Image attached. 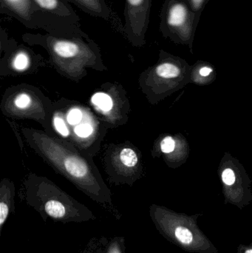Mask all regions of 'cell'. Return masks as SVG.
Segmentation results:
<instances>
[{"label": "cell", "mask_w": 252, "mask_h": 253, "mask_svg": "<svg viewBox=\"0 0 252 253\" xmlns=\"http://www.w3.org/2000/svg\"><path fill=\"white\" fill-rule=\"evenodd\" d=\"M149 0H126L129 31L135 35L144 32Z\"/></svg>", "instance_id": "cell-1"}, {"label": "cell", "mask_w": 252, "mask_h": 253, "mask_svg": "<svg viewBox=\"0 0 252 253\" xmlns=\"http://www.w3.org/2000/svg\"><path fill=\"white\" fill-rule=\"evenodd\" d=\"M50 48L57 57L64 59L78 57L82 52L86 51L84 47H81L77 42L54 38L50 42Z\"/></svg>", "instance_id": "cell-2"}, {"label": "cell", "mask_w": 252, "mask_h": 253, "mask_svg": "<svg viewBox=\"0 0 252 253\" xmlns=\"http://www.w3.org/2000/svg\"><path fill=\"white\" fill-rule=\"evenodd\" d=\"M187 18V9L183 4L177 3L169 9L167 22L171 28H180L186 22Z\"/></svg>", "instance_id": "cell-3"}, {"label": "cell", "mask_w": 252, "mask_h": 253, "mask_svg": "<svg viewBox=\"0 0 252 253\" xmlns=\"http://www.w3.org/2000/svg\"><path fill=\"white\" fill-rule=\"evenodd\" d=\"M5 6L24 20H28L32 11L31 0H1Z\"/></svg>", "instance_id": "cell-4"}, {"label": "cell", "mask_w": 252, "mask_h": 253, "mask_svg": "<svg viewBox=\"0 0 252 253\" xmlns=\"http://www.w3.org/2000/svg\"><path fill=\"white\" fill-rule=\"evenodd\" d=\"M11 197H8L7 194L1 195V201H0V233L2 231L3 226L7 221V217L12 211Z\"/></svg>", "instance_id": "cell-5"}, {"label": "cell", "mask_w": 252, "mask_h": 253, "mask_svg": "<svg viewBox=\"0 0 252 253\" xmlns=\"http://www.w3.org/2000/svg\"><path fill=\"white\" fill-rule=\"evenodd\" d=\"M158 76L163 78H176L180 74V71L176 65L171 63H163L158 65L156 68Z\"/></svg>", "instance_id": "cell-6"}, {"label": "cell", "mask_w": 252, "mask_h": 253, "mask_svg": "<svg viewBox=\"0 0 252 253\" xmlns=\"http://www.w3.org/2000/svg\"><path fill=\"white\" fill-rule=\"evenodd\" d=\"M92 102L104 112L110 111L112 108V101L108 95L97 93L92 98Z\"/></svg>", "instance_id": "cell-7"}, {"label": "cell", "mask_w": 252, "mask_h": 253, "mask_svg": "<svg viewBox=\"0 0 252 253\" xmlns=\"http://www.w3.org/2000/svg\"><path fill=\"white\" fill-rule=\"evenodd\" d=\"M33 1L43 10L58 12L61 15H65V13H65V10L62 9V4L59 0H33Z\"/></svg>", "instance_id": "cell-8"}, {"label": "cell", "mask_w": 252, "mask_h": 253, "mask_svg": "<svg viewBox=\"0 0 252 253\" xmlns=\"http://www.w3.org/2000/svg\"><path fill=\"white\" fill-rule=\"evenodd\" d=\"M108 240L105 238L99 239H93L89 242L83 252L80 253H106Z\"/></svg>", "instance_id": "cell-9"}, {"label": "cell", "mask_w": 252, "mask_h": 253, "mask_svg": "<svg viewBox=\"0 0 252 253\" xmlns=\"http://www.w3.org/2000/svg\"><path fill=\"white\" fill-rule=\"evenodd\" d=\"M106 253H126L125 239L122 236H115L108 241Z\"/></svg>", "instance_id": "cell-10"}, {"label": "cell", "mask_w": 252, "mask_h": 253, "mask_svg": "<svg viewBox=\"0 0 252 253\" xmlns=\"http://www.w3.org/2000/svg\"><path fill=\"white\" fill-rule=\"evenodd\" d=\"M120 159L123 165L129 168L136 166L138 163L137 154L130 148H125L120 153Z\"/></svg>", "instance_id": "cell-11"}, {"label": "cell", "mask_w": 252, "mask_h": 253, "mask_svg": "<svg viewBox=\"0 0 252 253\" xmlns=\"http://www.w3.org/2000/svg\"><path fill=\"white\" fill-rule=\"evenodd\" d=\"M81 5L84 6L87 10L96 16H102L104 11L101 0H76Z\"/></svg>", "instance_id": "cell-12"}, {"label": "cell", "mask_w": 252, "mask_h": 253, "mask_svg": "<svg viewBox=\"0 0 252 253\" xmlns=\"http://www.w3.org/2000/svg\"><path fill=\"white\" fill-rule=\"evenodd\" d=\"M30 64L29 56L24 52H19L15 56L13 60V65L15 69L23 71L28 68Z\"/></svg>", "instance_id": "cell-13"}, {"label": "cell", "mask_w": 252, "mask_h": 253, "mask_svg": "<svg viewBox=\"0 0 252 253\" xmlns=\"http://www.w3.org/2000/svg\"><path fill=\"white\" fill-rule=\"evenodd\" d=\"M176 237L183 244H189L192 242L193 236L188 229L183 227H179L175 231Z\"/></svg>", "instance_id": "cell-14"}, {"label": "cell", "mask_w": 252, "mask_h": 253, "mask_svg": "<svg viewBox=\"0 0 252 253\" xmlns=\"http://www.w3.org/2000/svg\"><path fill=\"white\" fill-rule=\"evenodd\" d=\"M53 123H54L55 128L61 135L63 136H68L69 135V130H68L65 122L61 117H55Z\"/></svg>", "instance_id": "cell-15"}, {"label": "cell", "mask_w": 252, "mask_h": 253, "mask_svg": "<svg viewBox=\"0 0 252 253\" xmlns=\"http://www.w3.org/2000/svg\"><path fill=\"white\" fill-rule=\"evenodd\" d=\"M176 141L171 137H167L161 141V148L163 153H170L175 150Z\"/></svg>", "instance_id": "cell-16"}, {"label": "cell", "mask_w": 252, "mask_h": 253, "mask_svg": "<svg viewBox=\"0 0 252 253\" xmlns=\"http://www.w3.org/2000/svg\"><path fill=\"white\" fill-rule=\"evenodd\" d=\"M31 102V98L29 97V96L22 93L15 99V105L19 108H26L29 106Z\"/></svg>", "instance_id": "cell-17"}, {"label": "cell", "mask_w": 252, "mask_h": 253, "mask_svg": "<svg viewBox=\"0 0 252 253\" xmlns=\"http://www.w3.org/2000/svg\"><path fill=\"white\" fill-rule=\"evenodd\" d=\"M222 180L226 185H232L235 181V172L232 169L227 168L222 173Z\"/></svg>", "instance_id": "cell-18"}, {"label": "cell", "mask_w": 252, "mask_h": 253, "mask_svg": "<svg viewBox=\"0 0 252 253\" xmlns=\"http://www.w3.org/2000/svg\"><path fill=\"white\" fill-rule=\"evenodd\" d=\"M82 118V114L78 109H73L70 111L68 115V121L71 125H75L79 123Z\"/></svg>", "instance_id": "cell-19"}, {"label": "cell", "mask_w": 252, "mask_h": 253, "mask_svg": "<svg viewBox=\"0 0 252 253\" xmlns=\"http://www.w3.org/2000/svg\"><path fill=\"white\" fill-rule=\"evenodd\" d=\"M93 128L89 124H84L75 129V132L80 137H87L92 133Z\"/></svg>", "instance_id": "cell-20"}, {"label": "cell", "mask_w": 252, "mask_h": 253, "mask_svg": "<svg viewBox=\"0 0 252 253\" xmlns=\"http://www.w3.org/2000/svg\"><path fill=\"white\" fill-rule=\"evenodd\" d=\"M213 71L212 68H209V67H204V68H202L200 70V74L202 77H208Z\"/></svg>", "instance_id": "cell-21"}, {"label": "cell", "mask_w": 252, "mask_h": 253, "mask_svg": "<svg viewBox=\"0 0 252 253\" xmlns=\"http://www.w3.org/2000/svg\"><path fill=\"white\" fill-rule=\"evenodd\" d=\"M246 253H252V250H250V251H247Z\"/></svg>", "instance_id": "cell-22"}]
</instances>
